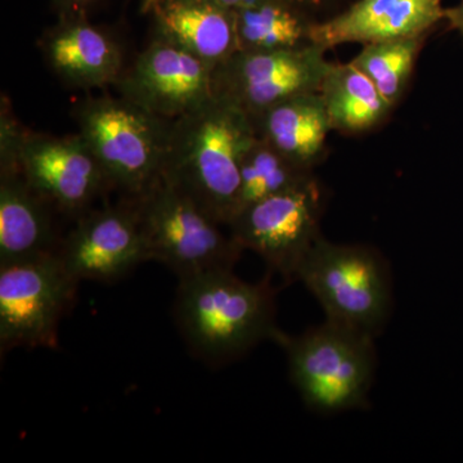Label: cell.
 Segmentation results:
<instances>
[{
  "mask_svg": "<svg viewBox=\"0 0 463 463\" xmlns=\"http://www.w3.org/2000/svg\"><path fill=\"white\" fill-rule=\"evenodd\" d=\"M374 339L330 319L300 336L279 328L272 337L288 354L289 376L304 403L321 413L367 407L377 365Z\"/></svg>",
  "mask_w": 463,
  "mask_h": 463,
  "instance_id": "cell-3",
  "label": "cell"
},
{
  "mask_svg": "<svg viewBox=\"0 0 463 463\" xmlns=\"http://www.w3.org/2000/svg\"><path fill=\"white\" fill-rule=\"evenodd\" d=\"M155 36L215 67L239 51L236 12L218 0H154Z\"/></svg>",
  "mask_w": 463,
  "mask_h": 463,
  "instance_id": "cell-15",
  "label": "cell"
},
{
  "mask_svg": "<svg viewBox=\"0 0 463 463\" xmlns=\"http://www.w3.org/2000/svg\"><path fill=\"white\" fill-rule=\"evenodd\" d=\"M0 170L24 176L39 196L66 214L83 215L109 188L99 160L80 133L57 137L32 132L3 103Z\"/></svg>",
  "mask_w": 463,
  "mask_h": 463,
  "instance_id": "cell-7",
  "label": "cell"
},
{
  "mask_svg": "<svg viewBox=\"0 0 463 463\" xmlns=\"http://www.w3.org/2000/svg\"><path fill=\"white\" fill-rule=\"evenodd\" d=\"M254 123L258 136L295 165L313 172L325 157L332 127L319 91L282 100Z\"/></svg>",
  "mask_w": 463,
  "mask_h": 463,
  "instance_id": "cell-17",
  "label": "cell"
},
{
  "mask_svg": "<svg viewBox=\"0 0 463 463\" xmlns=\"http://www.w3.org/2000/svg\"><path fill=\"white\" fill-rule=\"evenodd\" d=\"M236 12L239 51H276L309 43L312 23L283 0H263Z\"/></svg>",
  "mask_w": 463,
  "mask_h": 463,
  "instance_id": "cell-19",
  "label": "cell"
},
{
  "mask_svg": "<svg viewBox=\"0 0 463 463\" xmlns=\"http://www.w3.org/2000/svg\"><path fill=\"white\" fill-rule=\"evenodd\" d=\"M132 201L147 260L166 265L179 279L214 269H233L241 248L187 192L161 174Z\"/></svg>",
  "mask_w": 463,
  "mask_h": 463,
  "instance_id": "cell-4",
  "label": "cell"
},
{
  "mask_svg": "<svg viewBox=\"0 0 463 463\" xmlns=\"http://www.w3.org/2000/svg\"><path fill=\"white\" fill-rule=\"evenodd\" d=\"M174 313L191 349L213 364L245 354L279 330L270 274L258 283L242 281L233 269L179 279Z\"/></svg>",
  "mask_w": 463,
  "mask_h": 463,
  "instance_id": "cell-2",
  "label": "cell"
},
{
  "mask_svg": "<svg viewBox=\"0 0 463 463\" xmlns=\"http://www.w3.org/2000/svg\"><path fill=\"white\" fill-rule=\"evenodd\" d=\"M254 120L239 106L213 96L170 121L164 174L222 225L239 199L241 163L257 138Z\"/></svg>",
  "mask_w": 463,
  "mask_h": 463,
  "instance_id": "cell-1",
  "label": "cell"
},
{
  "mask_svg": "<svg viewBox=\"0 0 463 463\" xmlns=\"http://www.w3.org/2000/svg\"><path fill=\"white\" fill-rule=\"evenodd\" d=\"M323 192L315 175L246 207L228 225L243 250L264 259L286 282L297 281L301 261L322 236Z\"/></svg>",
  "mask_w": 463,
  "mask_h": 463,
  "instance_id": "cell-9",
  "label": "cell"
},
{
  "mask_svg": "<svg viewBox=\"0 0 463 463\" xmlns=\"http://www.w3.org/2000/svg\"><path fill=\"white\" fill-rule=\"evenodd\" d=\"M318 300L326 319L379 336L392 316V279L385 258L365 245L335 243L321 236L297 273Z\"/></svg>",
  "mask_w": 463,
  "mask_h": 463,
  "instance_id": "cell-6",
  "label": "cell"
},
{
  "mask_svg": "<svg viewBox=\"0 0 463 463\" xmlns=\"http://www.w3.org/2000/svg\"><path fill=\"white\" fill-rule=\"evenodd\" d=\"M312 175H315L313 172L295 165L258 136L241 163L239 199L234 218L246 207L295 187Z\"/></svg>",
  "mask_w": 463,
  "mask_h": 463,
  "instance_id": "cell-20",
  "label": "cell"
},
{
  "mask_svg": "<svg viewBox=\"0 0 463 463\" xmlns=\"http://www.w3.org/2000/svg\"><path fill=\"white\" fill-rule=\"evenodd\" d=\"M42 51L52 71L76 90L116 85L124 72L120 44L83 21H67L54 27L43 39Z\"/></svg>",
  "mask_w": 463,
  "mask_h": 463,
  "instance_id": "cell-14",
  "label": "cell"
},
{
  "mask_svg": "<svg viewBox=\"0 0 463 463\" xmlns=\"http://www.w3.org/2000/svg\"><path fill=\"white\" fill-rule=\"evenodd\" d=\"M443 20L441 0H358L330 20L312 23L309 42L328 51L353 43L428 36Z\"/></svg>",
  "mask_w": 463,
  "mask_h": 463,
  "instance_id": "cell-13",
  "label": "cell"
},
{
  "mask_svg": "<svg viewBox=\"0 0 463 463\" xmlns=\"http://www.w3.org/2000/svg\"><path fill=\"white\" fill-rule=\"evenodd\" d=\"M79 281L58 252L0 265V345L56 347Z\"/></svg>",
  "mask_w": 463,
  "mask_h": 463,
  "instance_id": "cell-8",
  "label": "cell"
},
{
  "mask_svg": "<svg viewBox=\"0 0 463 463\" xmlns=\"http://www.w3.org/2000/svg\"><path fill=\"white\" fill-rule=\"evenodd\" d=\"M446 20L463 38V0L456 7L446 9Z\"/></svg>",
  "mask_w": 463,
  "mask_h": 463,
  "instance_id": "cell-22",
  "label": "cell"
},
{
  "mask_svg": "<svg viewBox=\"0 0 463 463\" xmlns=\"http://www.w3.org/2000/svg\"><path fill=\"white\" fill-rule=\"evenodd\" d=\"M69 2L80 3V2H87V0H69Z\"/></svg>",
  "mask_w": 463,
  "mask_h": 463,
  "instance_id": "cell-26",
  "label": "cell"
},
{
  "mask_svg": "<svg viewBox=\"0 0 463 463\" xmlns=\"http://www.w3.org/2000/svg\"><path fill=\"white\" fill-rule=\"evenodd\" d=\"M58 255L78 279L114 282L147 260L132 201L85 213L61 241Z\"/></svg>",
  "mask_w": 463,
  "mask_h": 463,
  "instance_id": "cell-12",
  "label": "cell"
},
{
  "mask_svg": "<svg viewBox=\"0 0 463 463\" xmlns=\"http://www.w3.org/2000/svg\"><path fill=\"white\" fill-rule=\"evenodd\" d=\"M426 38L371 43L364 45L352 62L371 79L386 102L395 108L407 90Z\"/></svg>",
  "mask_w": 463,
  "mask_h": 463,
  "instance_id": "cell-21",
  "label": "cell"
},
{
  "mask_svg": "<svg viewBox=\"0 0 463 463\" xmlns=\"http://www.w3.org/2000/svg\"><path fill=\"white\" fill-rule=\"evenodd\" d=\"M154 2V0H143V9H147L149 7V5Z\"/></svg>",
  "mask_w": 463,
  "mask_h": 463,
  "instance_id": "cell-25",
  "label": "cell"
},
{
  "mask_svg": "<svg viewBox=\"0 0 463 463\" xmlns=\"http://www.w3.org/2000/svg\"><path fill=\"white\" fill-rule=\"evenodd\" d=\"M283 2L288 3V5H294V7H301V5H315L321 3L322 0H283Z\"/></svg>",
  "mask_w": 463,
  "mask_h": 463,
  "instance_id": "cell-24",
  "label": "cell"
},
{
  "mask_svg": "<svg viewBox=\"0 0 463 463\" xmlns=\"http://www.w3.org/2000/svg\"><path fill=\"white\" fill-rule=\"evenodd\" d=\"M76 123L109 187L137 199L165 167L170 120L118 96L93 97L76 108Z\"/></svg>",
  "mask_w": 463,
  "mask_h": 463,
  "instance_id": "cell-5",
  "label": "cell"
},
{
  "mask_svg": "<svg viewBox=\"0 0 463 463\" xmlns=\"http://www.w3.org/2000/svg\"><path fill=\"white\" fill-rule=\"evenodd\" d=\"M313 43L276 51H237L214 69V96L252 118L298 94L319 91L334 63Z\"/></svg>",
  "mask_w": 463,
  "mask_h": 463,
  "instance_id": "cell-10",
  "label": "cell"
},
{
  "mask_svg": "<svg viewBox=\"0 0 463 463\" xmlns=\"http://www.w3.org/2000/svg\"><path fill=\"white\" fill-rule=\"evenodd\" d=\"M218 2L222 3L225 7L232 9V11H239L241 8L258 5V3L263 2V0H218Z\"/></svg>",
  "mask_w": 463,
  "mask_h": 463,
  "instance_id": "cell-23",
  "label": "cell"
},
{
  "mask_svg": "<svg viewBox=\"0 0 463 463\" xmlns=\"http://www.w3.org/2000/svg\"><path fill=\"white\" fill-rule=\"evenodd\" d=\"M51 207L20 173L0 170V265L58 251Z\"/></svg>",
  "mask_w": 463,
  "mask_h": 463,
  "instance_id": "cell-16",
  "label": "cell"
},
{
  "mask_svg": "<svg viewBox=\"0 0 463 463\" xmlns=\"http://www.w3.org/2000/svg\"><path fill=\"white\" fill-rule=\"evenodd\" d=\"M213 74L205 61L154 36L115 87L124 99L172 121L214 96Z\"/></svg>",
  "mask_w": 463,
  "mask_h": 463,
  "instance_id": "cell-11",
  "label": "cell"
},
{
  "mask_svg": "<svg viewBox=\"0 0 463 463\" xmlns=\"http://www.w3.org/2000/svg\"><path fill=\"white\" fill-rule=\"evenodd\" d=\"M332 130L344 134L370 132L394 109L371 79L350 61L334 63L319 90Z\"/></svg>",
  "mask_w": 463,
  "mask_h": 463,
  "instance_id": "cell-18",
  "label": "cell"
}]
</instances>
